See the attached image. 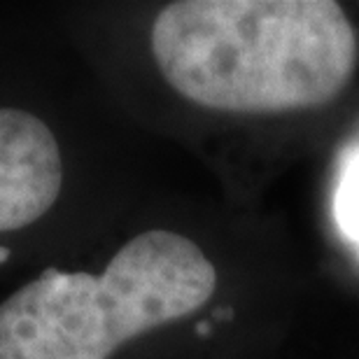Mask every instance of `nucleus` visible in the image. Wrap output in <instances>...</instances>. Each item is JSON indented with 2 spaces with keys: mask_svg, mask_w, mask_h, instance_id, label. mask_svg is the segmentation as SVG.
I'll return each mask as SVG.
<instances>
[{
  "mask_svg": "<svg viewBox=\"0 0 359 359\" xmlns=\"http://www.w3.org/2000/svg\"><path fill=\"white\" fill-rule=\"evenodd\" d=\"M152 56L198 107L283 114L329 105L357 68V35L332 0H180L156 14Z\"/></svg>",
  "mask_w": 359,
  "mask_h": 359,
  "instance_id": "obj_1",
  "label": "nucleus"
},
{
  "mask_svg": "<svg viewBox=\"0 0 359 359\" xmlns=\"http://www.w3.org/2000/svg\"><path fill=\"white\" fill-rule=\"evenodd\" d=\"M217 271L182 233L124 243L100 276L47 269L0 304V359H110L124 343L196 313Z\"/></svg>",
  "mask_w": 359,
  "mask_h": 359,
  "instance_id": "obj_2",
  "label": "nucleus"
},
{
  "mask_svg": "<svg viewBox=\"0 0 359 359\" xmlns=\"http://www.w3.org/2000/svg\"><path fill=\"white\" fill-rule=\"evenodd\" d=\"M61 187V147L52 128L21 107H0V233L38 222Z\"/></svg>",
  "mask_w": 359,
  "mask_h": 359,
  "instance_id": "obj_3",
  "label": "nucleus"
},
{
  "mask_svg": "<svg viewBox=\"0 0 359 359\" xmlns=\"http://www.w3.org/2000/svg\"><path fill=\"white\" fill-rule=\"evenodd\" d=\"M336 219L343 233L359 248V149L343 166L336 189Z\"/></svg>",
  "mask_w": 359,
  "mask_h": 359,
  "instance_id": "obj_4",
  "label": "nucleus"
}]
</instances>
